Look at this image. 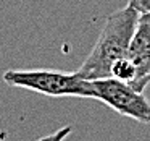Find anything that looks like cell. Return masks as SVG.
<instances>
[{
    "label": "cell",
    "mask_w": 150,
    "mask_h": 141,
    "mask_svg": "<svg viewBox=\"0 0 150 141\" xmlns=\"http://www.w3.org/2000/svg\"><path fill=\"white\" fill-rule=\"evenodd\" d=\"M127 5L134 7L139 13L150 15V0H127Z\"/></svg>",
    "instance_id": "52a82bcc"
},
{
    "label": "cell",
    "mask_w": 150,
    "mask_h": 141,
    "mask_svg": "<svg viewBox=\"0 0 150 141\" xmlns=\"http://www.w3.org/2000/svg\"><path fill=\"white\" fill-rule=\"evenodd\" d=\"M127 57L136 67V78L131 86L142 92L150 84V15L140 13Z\"/></svg>",
    "instance_id": "277c9868"
},
{
    "label": "cell",
    "mask_w": 150,
    "mask_h": 141,
    "mask_svg": "<svg viewBox=\"0 0 150 141\" xmlns=\"http://www.w3.org/2000/svg\"><path fill=\"white\" fill-rule=\"evenodd\" d=\"M139 16L140 13L131 5L113 11L105 20L97 42L76 70V75L87 81L111 78V67L120 59L127 57Z\"/></svg>",
    "instance_id": "6da1fadb"
},
{
    "label": "cell",
    "mask_w": 150,
    "mask_h": 141,
    "mask_svg": "<svg viewBox=\"0 0 150 141\" xmlns=\"http://www.w3.org/2000/svg\"><path fill=\"white\" fill-rule=\"evenodd\" d=\"M71 131H73V127H71V125H65V127L58 128L57 131L47 135V136L39 138V140H36V141H65L66 138L71 135Z\"/></svg>",
    "instance_id": "8992f818"
},
{
    "label": "cell",
    "mask_w": 150,
    "mask_h": 141,
    "mask_svg": "<svg viewBox=\"0 0 150 141\" xmlns=\"http://www.w3.org/2000/svg\"><path fill=\"white\" fill-rule=\"evenodd\" d=\"M4 81L13 88H23L50 97L95 99L92 83L73 73L58 70H7Z\"/></svg>",
    "instance_id": "7a4b0ae2"
},
{
    "label": "cell",
    "mask_w": 150,
    "mask_h": 141,
    "mask_svg": "<svg viewBox=\"0 0 150 141\" xmlns=\"http://www.w3.org/2000/svg\"><path fill=\"white\" fill-rule=\"evenodd\" d=\"M92 88L97 101H102L120 115L140 123H150V102L142 92L116 78L94 79Z\"/></svg>",
    "instance_id": "3957f363"
},
{
    "label": "cell",
    "mask_w": 150,
    "mask_h": 141,
    "mask_svg": "<svg viewBox=\"0 0 150 141\" xmlns=\"http://www.w3.org/2000/svg\"><path fill=\"white\" fill-rule=\"evenodd\" d=\"M111 78H116L120 81L127 83V84H131L134 81V78H136V67L131 62L129 57L120 59L111 67Z\"/></svg>",
    "instance_id": "5b68a950"
}]
</instances>
